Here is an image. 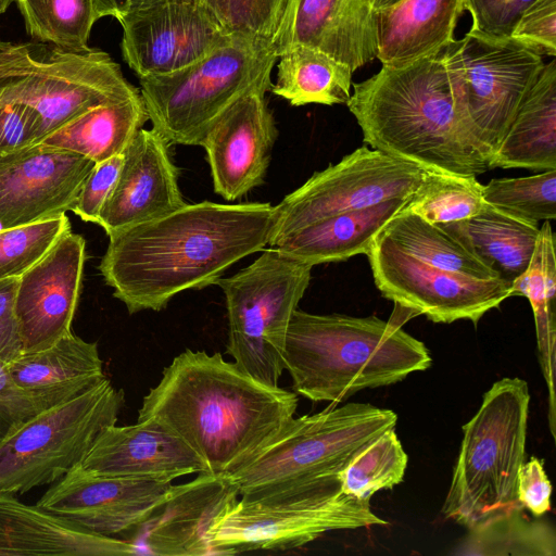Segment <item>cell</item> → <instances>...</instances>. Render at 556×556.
Wrapping results in <instances>:
<instances>
[{"label": "cell", "mask_w": 556, "mask_h": 556, "mask_svg": "<svg viewBox=\"0 0 556 556\" xmlns=\"http://www.w3.org/2000/svg\"><path fill=\"white\" fill-rule=\"evenodd\" d=\"M277 79L270 91L293 106L346 104L352 93L351 68L307 46H293L277 59Z\"/></svg>", "instance_id": "1f68e13d"}, {"label": "cell", "mask_w": 556, "mask_h": 556, "mask_svg": "<svg viewBox=\"0 0 556 556\" xmlns=\"http://www.w3.org/2000/svg\"><path fill=\"white\" fill-rule=\"evenodd\" d=\"M352 88L346 105L371 149L427 170L477 176L491 169L440 54L382 64Z\"/></svg>", "instance_id": "3957f363"}, {"label": "cell", "mask_w": 556, "mask_h": 556, "mask_svg": "<svg viewBox=\"0 0 556 556\" xmlns=\"http://www.w3.org/2000/svg\"><path fill=\"white\" fill-rule=\"evenodd\" d=\"M117 21L123 59L138 78L180 71L232 36L200 0H161L132 8Z\"/></svg>", "instance_id": "9a60e30c"}, {"label": "cell", "mask_w": 556, "mask_h": 556, "mask_svg": "<svg viewBox=\"0 0 556 556\" xmlns=\"http://www.w3.org/2000/svg\"><path fill=\"white\" fill-rule=\"evenodd\" d=\"M534 0H465L471 27L486 34L509 36L521 13Z\"/></svg>", "instance_id": "ee69618b"}, {"label": "cell", "mask_w": 556, "mask_h": 556, "mask_svg": "<svg viewBox=\"0 0 556 556\" xmlns=\"http://www.w3.org/2000/svg\"><path fill=\"white\" fill-rule=\"evenodd\" d=\"M515 295L527 298L533 311L539 362L548 391L549 430L555 439L556 254L549 220L540 228L529 266L511 282L510 296Z\"/></svg>", "instance_id": "f546056e"}, {"label": "cell", "mask_w": 556, "mask_h": 556, "mask_svg": "<svg viewBox=\"0 0 556 556\" xmlns=\"http://www.w3.org/2000/svg\"><path fill=\"white\" fill-rule=\"evenodd\" d=\"M14 0H0V14L4 13Z\"/></svg>", "instance_id": "f907efd6"}, {"label": "cell", "mask_w": 556, "mask_h": 556, "mask_svg": "<svg viewBox=\"0 0 556 556\" xmlns=\"http://www.w3.org/2000/svg\"><path fill=\"white\" fill-rule=\"evenodd\" d=\"M439 226L509 285L529 266L540 231L538 224L488 203L471 217Z\"/></svg>", "instance_id": "f1b7e54d"}, {"label": "cell", "mask_w": 556, "mask_h": 556, "mask_svg": "<svg viewBox=\"0 0 556 556\" xmlns=\"http://www.w3.org/2000/svg\"><path fill=\"white\" fill-rule=\"evenodd\" d=\"M464 12L465 0H400L377 10V59L401 65L440 54Z\"/></svg>", "instance_id": "d4e9b609"}, {"label": "cell", "mask_w": 556, "mask_h": 556, "mask_svg": "<svg viewBox=\"0 0 556 556\" xmlns=\"http://www.w3.org/2000/svg\"><path fill=\"white\" fill-rule=\"evenodd\" d=\"M484 201L527 222L556 218V169L518 178H494L483 185Z\"/></svg>", "instance_id": "74e56055"}, {"label": "cell", "mask_w": 556, "mask_h": 556, "mask_svg": "<svg viewBox=\"0 0 556 556\" xmlns=\"http://www.w3.org/2000/svg\"><path fill=\"white\" fill-rule=\"evenodd\" d=\"M168 146L153 128H141L126 148L117 181L97 222L108 237L186 204Z\"/></svg>", "instance_id": "44dd1931"}, {"label": "cell", "mask_w": 556, "mask_h": 556, "mask_svg": "<svg viewBox=\"0 0 556 556\" xmlns=\"http://www.w3.org/2000/svg\"><path fill=\"white\" fill-rule=\"evenodd\" d=\"M552 484L543 462L536 457L523 463L518 472L517 495L519 503L534 517L551 509Z\"/></svg>", "instance_id": "f6af8a7d"}, {"label": "cell", "mask_w": 556, "mask_h": 556, "mask_svg": "<svg viewBox=\"0 0 556 556\" xmlns=\"http://www.w3.org/2000/svg\"><path fill=\"white\" fill-rule=\"evenodd\" d=\"M408 457L395 430L390 429L361 452L340 476L343 494L370 500L379 490L401 483Z\"/></svg>", "instance_id": "8d00e7d4"}, {"label": "cell", "mask_w": 556, "mask_h": 556, "mask_svg": "<svg viewBox=\"0 0 556 556\" xmlns=\"http://www.w3.org/2000/svg\"><path fill=\"white\" fill-rule=\"evenodd\" d=\"M80 467L97 476L167 482L187 475L210 472L202 457L186 441L152 418L104 428Z\"/></svg>", "instance_id": "603a6c76"}, {"label": "cell", "mask_w": 556, "mask_h": 556, "mask_svg": "<svg viewBox=\"0 0 556 556\" xmlns=\"http://www.w3.org/2000/svg\"><path fill=\"white\" fill-rule=\"evenodd\" d=\"M530 391L520 378H503L484 393L463 440L442 515L467 528L516 507L525 460Z\"/></svg>", "instance_id": "52a82bcc"}, {"label": "cell", "mask_w": 556, "mask_h": 556, "mask_svg": "<svg viewBox=\"0 0 556 556\" xmlns=\"http://www.w3.org/2000/svg\"><path fill=\"white\" fill-rule=\"evenodd\" d=\"M485 204L483 185L476 175L427 170L403 211L440 225L471 217L480 213Z\"/></svg>", "instance_id": "e575fe53"}, {"label": "cell", "mask_w": 556, "mask_h": 556, "mask_svg": "<svg viewBox=\"0 0 556 556\" xmlns=\"http://www.w3.org/2000/svg\"><path fill=\"white\" fill-rule=\"evenodd\" d=\"M396 421L391 409L355 402L293 417L230 478L241 500L269 505L340 493L342 471L377 438L394 429Z\"/></svg>", "instance_id": "5b68a950"}, {"label": "cell", "mask_w": 556, "mask_h": 556, "mask_svg": "<svg viewBox=\"0 0 556 556\" xmlns=\"http://www.w3.org/2000/svg\"><path fill=\"white\" fill-rule=\"evenodd\" d=\"M172 482L73 468L37 501L42 509L106 536L134 533L166 502Z\"/></svg>", "instance_id": "2e32d148"}, {"label": "cell", "mask_w": 556, "mask_h": 556, "mask_svg": "<svg viewBox=\"0 0 556 556\" xmlns=\"http://www.w3.org/2000/svg\"><path fill=\"white\" fill-rule=\"evenodd\" d=\"M400 316L312 314L295 309L283 365L292 388L312 402H343L364 389L386 387L430 367L424 342L402 329Z\"/></svg>", "instance_id": "277c9868"}, {"label": "cell", "mask_w": 556, "mask_h": 556, "mask_svg": "<svg viewBox=\"0 0 556 556\" xmlns=\"http://www.w3.org/2000/svg\"><path fill=\"white\" fill-rule=\"evenodd\" d=\"M388 525L369 500L342 492L289 504L269 505L239 500L212 526V555L250 551H286L304 546L333 530Z\"/></svg>", "instance_id": "4fadbf2b"}, {"label": "cell", "mask_w": 556, "mask_h": 556, "mask_svg": "<svg viewBox=\"0 0 556 556\" xmlns=\"http://www.w3.org/2000/svg\"><path fill=\"white\" fill-rule=\"evenodd\" d=\"M380 233L403 252L435 268L477 279H498L439 225L403 208Z\"/></svg>", "instance_id": "836d02e7"}, {"label": "cell", "mask_w": 556, "mask_h": 556, "mask_svg": "<svg viewBox=\"0 0 556 556\" xmlns=\"http://www.w3.org/2000/svg\"><path fill=\"white\" fill-rule=\"evenodd\" d=\"M85 261V239L68 230L18 277L15 314L24 352L48 348L72 331Z\"/></svg>", "instance_id": "ac0fdd59"}, {"label": "cell", "mask_w": 556, "mask_h": 556, "mask_svg": "<svg viewBox=\"0 0 556 556\" xmlns=\"http://www.w3.org/2000/svg\"><path fill=\"white\" fill-rule=\"evenodd\" d=\"M30 37L72 51L88 46L98 21L92 0H14Z\"/></svg>", "instance_id": "d590c367"}, {"label": "cell", "mask_w": 556, "mask_h": 556, "mask_svg": "<svg viewBox=\"0 0 556 556\" xmlns=\"http://www.w3.org/2000/svg\"><path fill=\"white\" fill-rule=\"evenodd\" d=\"M538 54L556 55V0H534L509 35Z\"/></svg>", "instance_id": "60d3db41"}, {"label": "cell", "mask_w": 556, "mask_h": 556, "mask_svg": "<svg viewBox=\"0 0 556 556\" xmlns=\"http://www.w3.org/2000/svg\"><path fill=\"white\" fill-rule=\"evenodd\" d=\"M200 1L223 22L225 0H200Z\"/></svg>", "instance_id": "c3c4849f"}, {"label": "cell", "mask_w": 556, "mask_h": 556, "mask_svg": "<svg viewBox=\"0 0 556 556\" xmlns=\"http://www.w3.org/2000/svg\"><path fill=\"white\" fill-rule=\"evenodd\" d=\"M376 287L409 313L433 323L466 319L475 325L510 296L511 285L445 271L403 252L379 233L367 252Z\"/></svg>", "instance_id": "5bb4252c"}, {"label": "cell", "mask_w": 556, "mask_h": 556, "mask_svg": "<svg viewBox=\"0 0 556 556\" xmlns=\"http://www.w3.org/2000/svg\"><path fill=\"white\" fill-rule=\"evenodd\" d=\"M516 507L468 528L452 552L462 556H555L556 534L545 521L532 520Z\"/></svg>", "instance_id": "d6a6232c"}, {"label": "cell", "mask_w": 556, "mask_h": 556, "mask_svg": "<svg viewBox=\"0 0 556 556\" xmlns=\"http://www.w3.org/2000/svg\"><path fill=\"white\" fill-rule=\"evenodd\" d=\"M71 230L66 214L0 230V279L22 276Z\"/></svg>", "instance_id": "f35d334b"}, {"label": "cell", "mask_w": 556, "mask_h": 556, "mask_svg": "<svg viewBox=\"0 0 556 556\" xmlns=\"http://www.w3.org/2000/svg\"><path fill=\"white\" fill-rule=\"evenodd\" d=\"M285 5L286 0H225L223 22L231 33L271 40Z\"/></svg>", "instance_id": "ab89813d"}, {"label": "cell", "mask_w": 556, "mask_h": 556, "mask_svg": "<svg viewBox=\"0 0 556 556\" xmlns=\"http://www.w3.org/2000/svg\"><path fill=\"white\" fill-rule=\"evenodd\" d=\"M556 169V61L545 63L518 105L491 168Z\"/></svg>", "instance_id": "83f0119b"}, {"label": "cell", "mask_w": 556, "mask_h": 556, "mask_svg": "<svg viewBox=\"0 0 556 556\" xmlns=\"http://www.w3.org/2000/svg\"><path fill=\"white\" fill-rule=\"evenodd\" d=\"M94 165L41 143L0 153V230L72 211Z\"/></svg>", "instance_id": "e0dca14e"}, {"label": "cell", "mask_w": 556, "mask_h": 556, "mask_svg": "<svg viewBox=\"0 0 556 556\" xmlns=\"http://www.w3.org/2000/svg\"><path fill=\"white\" fill-rule=\"evenodd\" d=\"M141 555L128 540L90 532L0 491V556Z\"/></svg>", "instance_id": "cb8c5ba5"}, {"label": "cell", "mask_w": 556, "mask_h": 556, "mask_svg": "<svg viewBox=\"0 0 556 556\" xmlns=\"http://www.w3.org/2000/svg\"><path fill=\"white\" fill-rule=\"evenodd\" d=\"M125 393L106 377L80 395L25 420L0 440V491L22 494L80 465L100 432L115 425Z\"/></svg>", "instance_id": "30bf717a"}, {"label": "cell", "mask_w": 556, "mask_h": 556, "mask_svg": "<svg viewBox=\"0 0 556 556\" xmlns=\"http://www.w3.org/2000/svg\"><path fill=\"white\" fill-rule=\"evenodd\" d=\"M18 277L0 279V359L7 364L24 353L15 314Z\"/></svg>", "instance_id": "bcb514c9"}, {"label": "cell", "mask_w": 556, "mask_h": 556, "mask_svg": "<svg viewBox=\"0 0 556 556\" xmlns=\"http://www.w3.org/2000/svg\"><path fill=\"white\" fill-rule=\"evenodd\" d=\"M132 0H92L97 20L112 16L119 20L131 8Z\"/></svg>", "instance_id": "7dc6e473"}, {"label": "cell", "mask_w": 556, "mask_h": 556, "mask_svg": "<svg viewBox=\"0 0 556 556\" xmlns=\"http://www.w3.org/2000/svg\"><path fill=\"white\" fill-rule=\"evenodd\" d=\"M312 268L271 248L216 282L226 301V352L243 372L261 382L278 386L288 326L309 285Z\"/></svg>", "instance_id": "9c48e42d"}, {"label": "cell", "mask_w": 556, "mask_h": 556, "mask_svg": "<svg viewBox=\"0 0 556 556\" xmlns=\"http://www.w3.org/2000/svg\"><path fill=\"white\" fill-rule=\"evenodd\" d=\"M148 119L141 94L138 93L87 111L39 143L72 151L100 163L123 154Z\"/></svg>", "instance_id": "4dcf8cb0"}, {"label": "cell", "mask_w": 556, "mask_h": 556, "mask_svg": "<svg viewBox=\"0 0 556 556\" xmlns=\"http://www.w3.org/2000/svg\"><path fill=\"white\" fill-rule=\"evenodd\" d=\"M123 161L124 153L96 163L72 210L81 220L97 224L103 205L115 187Z\"/></svg>", "instance_id": "b9f144b4"}, {"label": "cell", "mask_w": 556, "mask_h": 556, "mask_svg": "<svg viewBox=\"0 0 556 556\" xmlns=\"http://www.w3.org/2000/svg\"><path fill=\"white\" fill-rule=\"evenodd\" d=\"M276 206L186 203L109 236L99 270L129 314L159 312L178 293L217 282L227 268L269 244Z\"/></svg>", "instance_id": "6da1fadb"}, {"label": "cell", "mask_w": 556, "mask_h": 556, "mask_svg": "<svg viewBox=\"0 0 556 556\" xmlns=\"http://www.w3.org/2000/svg\"><path fill=\"white\" fill-rule=\"evenodd\" d=\"M47 408L42 400L14 383L8 364L0 359V440Z\"/></svg>", "instance_id": "7bdbcfd3"}, {"label": "cell", "mask_w": 556, "mask_h": 556, "mask_svg": "<svg viewBox=\"0 0 556 556\" xmlns=\"http://www.w3.org/2000/svg\"><path fill=\"white\" fill-rule=\"evenodd\" d=\"M140 93L106 52L0 40V108L21 105L46 137L87 111Z\"/></svg>", "instance_id": "ba28073f"}, {"label": "cell", "mask_w": 556, "mask_h": 556, "mask_svg": "<svg viewBox=\"0 0 556 556\" xmlns=\"http://www.w3.org/2000/svg\"><path fill=\"white\" fill-rule=\"evenodd\" d=\"M375 11L388 8L400 0H369Z\"/></svg>", "instance_id": "681fc988"}, {"label": "cell", "mask_w": 556, "mask_h": 556, "mask_svg": "<svg viewBox=\"0 0 556 556\" xmlns=\"http://www.w3.org/2000/svg\"><path fill=\"white\" fill-rule=\"evenodd\" d=\"M427 169L362 146L336 164L315 172L276 206L271 248L282 237L342 212L369 207L394 198H409Z\"/></svg>", "instance_id": "7c38bea8"}, {"label": "cell", "mask_w": 556, "mask_h": 556, "mask_svg": "<svg viewBox=\"0 0 556 556\" xmlns=\"http://www.w3.org/2000/svg\"><path fill=\"white\" fill-rule=\"evenodd\" d=\"M277 59L270 39L232 33L227 43L180 71L139 78L152 128L169 144L201 146L236 102L271 89Z\"/></svg>", "instance_id": "8992f818"}, {"label": "cell", "mask_w": 556, "mask_h": 556, "mask_svg": "<svg viewBox=\"0 0 556 556\" xmlns=\"http://www.w3.org/2000/svg\"><path fill=\"white\" fill-rule=\"evenodd\" d=\"M238 500V489L229 476L198 473L195 479L174 485L166 502L128 541L141 555H212L210 530Z\"/></svg>", "instance_id": "7402d4cb"}, {"label": "cell", "mask_w": 556, "mask_h": 556, "mask_svg": "<svg viewBox=\"0 0 556 556\" xmlns=\"http://www.w3.org/2000/svg\"><path fill=\"white\" fill-rule=\"evenodd\" d=\"M265 92L236 102L208 130L205 149L215 193L235 201L264 184L278 137Z\"/></svg>", "instance_id": "d6986e66"}, {"label": "cell", "mask_w": 556, "mask_h": 556, "mask_svg": "<svg viewBox=\"0 0 556 556\" xmlns=\"http://www.w3.org/2000/svg\"><path fill=\"white\" fill-rule=\"evenodd\" d=\"M271 43L277 56L298 45L318 49L354 73L377 58L376 11L369 0H286Z\"/></svg>", "instance_id": "ffe728a7"}, {"label": "cell", "mask_w": 556, "mask_h": 556, "mask_svg": "<svg viewBox=\"0 0 556 556\" xmlns=\"http://www.w3.org/2000/svg\"><path fill=\"white\" fill-rule=\"evenodd\" d=\"M298 403L294 391L258 381L220 353L186 349L143 396L138 419L164 424L211 473L230 477L287 428Z\"/></svg>", "instance_id": "7a4b0ae2"}, {"label": "cell", "mask_w": 556, "mask_h": 556, "mask_svg": "<svg viewBox=\"0 0 556 556\" xmlns=\"http://www.w3.org/2000/svg\"><path fill=\"white\" fill-rule=\"evenodd\" d=\"M14 383L48 408L67 402L105 378L97 342L66 333L48 348L24 352L8 364Z\"/></svg>", "instance_id": "484cf974"}, {"label": "cell", "mask_w": 556, "mask_h": 556, "mask_svg": "<svg viewBox=\"0 0 556 556\" xmlns=\"http://www.w3.org/2000/svg\"><path fill=\"white\" fill-rule=\"evenodd\" d=\"M440 55L460 112L491 166L518 105L545 64L543 56L510 36L472 28Z\"/></svg>", "instance_id": "8fae6325"}, {"label": "cell", "mask_w": 556, "mask_h": 556, "mask_svg": "<svg viewBox=\"0 0 556 556\" xmlns=\"http://www.w3.org/2000/svg\"><path fill=\"white\" fill-rule=\"evenodd\" d=\"M407 200L394 198L369 207L328 216L282 237L273 248L311 266L367 254L376 236L405 206Z\"/></svg>", "instance_id": "4316f807"}]
</instances>
